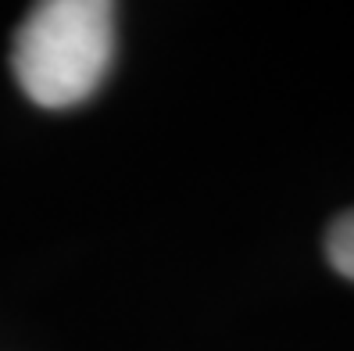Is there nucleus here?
<instances>
[{
  "mask_svg": "<svg viewBox=\"0 0 354 351\" xmlns=\"http://www.w3.org/2000/svg\"><path fill=\"white\" fill-rule=\"evenodd\" d=\"M115 61V4L108 0H47L15 33L11 65L26 97L39 108L86 100Z\"/></svg>",
  "mask_w": 354,
  "mask_h": 351,
  "instance_id": "f257e3e1",
  "label": "nucleus"
},
{
  "mask_svg": "<svg viewBox=\"0 0 354 351\" xmlns=\"http://www.w3.org/2000/svg\"><path fill=\"white\" fill-rule=\"evenodd\" d=\"M326 258L344 280L354 283V212H344L326 233Z\"/></svg>",
  "mask_w": 354,
  "mask_h": 351,
  "instance_id": "f03ea898",
  "label": "nucleus"
}]
</instances>
